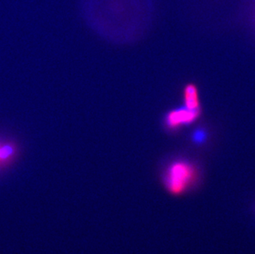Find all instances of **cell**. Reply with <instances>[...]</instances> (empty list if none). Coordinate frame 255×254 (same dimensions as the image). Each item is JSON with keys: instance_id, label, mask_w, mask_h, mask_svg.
Listing matches in <instances>:
<instances>
[{"instance_id": "obj_3", "label": "cell", "mask_w": 255, "mask_h": 254, "mask_svg": "<svg viewBox=\"0 0 255 254\" xmlns=\"http://www.w3.org/2000/svg\"><path fill=\"white\" fill-rule=\"evenodd\" d=\"M184 106L190 109H198L199 99H198V89L193 84H188L184 89Z\"/></svg>"}, {"instance_id": "obj_1", "label": "cell", "mask_w": 255, "mask_h": 254, "mask_svg": "<svg viewBox=\"0 0 255 254\" xmlns=\"http://www.w3.org/2000/svg\"><path fill=\"white\" fill-rule=\"evenodd\" d=\"M196 174L195 167L188 161H174L165 171L164 185L171 194H183L195 181Z\"/></svg>"}, {"instance_id": "obj_2", "label": "cell", "mask_w": 255, "mask_h": 254, "mask_svg": "<svg viewBox=\"0 0 255 254\" xmlns=\"http://www.w3.org/2000/svg\"><path fill=\"white\" fill-rule=\"evenodd\" d=\"M200 108L190 109L185 106L169 112L165 117V125L169 129H177L182 126H188L199 118Z\"/></svg>"}, {"instance_id": "obj_5", "label": "cell", "mask_w": 255, "mask_h": 254, "mask_svg": "<svg viewBox=\"0 0 255 254\" xmlns=\"http://www.w3.org/2000/svg\"><path fill=\"white\" fill-rule=\"evenodd\" d=\"M12 152H13V149L9 145H6V146L0 148V158H2V159L7 158L12 154Z\"/></svg>"}, {"instance_id": "obj_4", "label": "cell", "mask_w": 255, "mask_h": 254, "mask_svg": "<svg viewBox=\"0 0 255 254\" xmlns=\"http://www.w3.org/2000/svg\"><path fill=\"white\" fill-rule=\"evenodd\" d=\"M207 138V134L203 129H197L193 135V139L196 143L202 144Z\"/></svg>"}]
</instances>
